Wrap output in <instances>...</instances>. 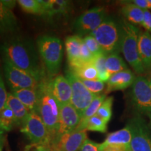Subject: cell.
<instances>
[{
    "label": "cell",
    "mask_w": 151,
    "mask_h": 151,
    "mask_svg": "<svg viewBox=\"0 0 151 151\" xmlns=\"http://www.w3.org/2000/svg\"><path fill=\"white\" fill-rule=\"evenodd\" d=\"M0 50L3 58L29 73L41 83L50 78L41 62L39 52L30 41L19 37L10 38L4 42Z\"/></svg>",
    "instance_id": "6da1fadb"
},
{
    "label": "cell",
    "mask_w": 151,
    "mask_h": 151,
    "mask_svg": "<svg viewBox=\"0 0 151 151\" xmlns=\"http://www.w3.org/2000/svg\"><path fill=\"white\" fill-rule=\"evenodd\" d=\"M120 24L122 32L121 52L135 73L143 76L146 71L141 62L138 46L141 30L126 20H122Z\"/></svg>",
    "instance_id": "7a4b0ae2"
},
{
    "label": "cell",
    "mask_w": 151,
    "mask_h": 151,
    "mask_svg": "<svg viewBox=\"0 0 151 151\" xmlns=\"http://www.w3.org/2000/svg\"><path fill=\"white\" fill-rule=\"evenodd\" d=\"M37 50L49 78L59 72L63 57L62 41L53 36H41L37 40Z\"/></svg>",
    "instance_id": "3957f363"
},
{
    "label": "cell",
    "mask_w": 151,
    "mask_h": 151,
    "mask_svg": "<svg viewBox=\"0 0 151 151\" xmlns=\"http://www.w3.org/2000/svg\"><path fill=\"white\" fill-rule=\"evenodd\" d=\"M48 80L49 79L41 85V95L37 113L48 129L52 142L55 139L59 129L60 108L59 104L49 91Z\"/></svg>",
    "instance_id": "277c9868"
},
{
    "label": "cell",
    "mask_w": 151,
    "mask_h": 151,
    "mask_svg": "<svg viewBox=\"0 0 151 151\" xmlns=\"http://www.w3.org/2000/svg\"><path fill=\"white\" fill-rule=\"evenodd\" d=\"M90 35L97 40L106 55L121 51V27L111 18L107 17Z\"/></svg>",
    "instance_id": "5b68a950"
},
{
    "label": "cell",
    "mask_w": 151,
    "mask_h": 151,
    "mask_svg": "<svg viewBox=\"0 0 151 151\" xmlns=\"http://www.w3.org/2000/svg\"><path fill=\"white\" fill-rule=\"evenodd\" d=\"M20 131L34 146L51 144L52 139L50 133L41 117L35 111H30L22 124Z\"/></svg>",
    "instance_id": "8992f818"
},
{
    "label": "cell",
    "mask_w": 151,
    "mask_h": 151,
    "mask_svg": "<svg viewBox=\"0 0 151 151\" xmlns=\"http://www.w3.org/2000/svg\"><path fill=\"white\" fill-rule=\"evenodd\" d=\"M131 99L134 108L140 114L151 115V79L138 76L132 86Z\"/></svg>",
    "instance_id": "52a82bcc"
},
{
    "label": "cell",
    "mask_w": 151,
    "mask_h": 151,
    "mask_svg": "<svg viewBox=\"0 0 151 151\" xmlns=\"http://www.w3.org/2000/svg\"><path fill=\"white\" fill-rule=\"evenodd\" d=\"M4 72L11 90L25 88H38L41 83L29 73L18 69L6 58H3Z\"/></svg>",
    "instance_id": "ba28073f"
},
{
    "label": "cell",
    "mask_w": 151,
    "mask_h": 151,
    "mask_svg": "<svg viewBox=\"0 0 151 151\" xmlns=\"http://www.w3.org/2000/svg\"><path fill=\"white\" fill-rule=\"evenodd\" d=\"M131 128L132 151H151V129L141 116H136L128 122Z\"/></svg>",
    "instance_id": "9c48e42d"
},
{
    "label": "cell",
    "mask_w": 151,
    "mask_h": 151,
    "mask_svg": "<svg viewBox=\"0 0 151 151\" xmlns=\"http://www.w3.org/2000/svg\"><path fill=\"white\" fill-rule=\"evenodd\" d=\"M66 78L69 81L72 89L71 104L76 109L81 116L97 95L92 93L87 89L81 79L70 70L66 72Z\"/></svg>",
    "instance_id": "30bf717a"
},
{
    "label": "cell",
    "mask_w": 151,
    "mask_h": 151,
    "mask_svg": "<svg viewBox=\"0 0 151 151\" xmlns=\"http://www.w3.org/2000/svg\"><path fill=\"white\" fill-rule=\"evenodd\" d=\"M106 18V11L103 7L90 9L76 19L74 23L75 31L80 37L90 35Z\"/></svg>",
    "instance_id": "8fae6325"
},
{
    "label": "cell",
    "mask_w": 151,
    "mask_h": 151,
    "mask_svg": "<svg viewBox=\"0 0 151 151\" xmlns=\"http://www.w3.org/2000/svg\"><path fill=\"white\" fill-rule=\"evenodd\" d=\"M48 90L60 106L71 104L72 89L69 81L62 75L49 78Z\"/></svg>",
    "instance_id": "7c38bea8"
},
{
    "label": "cell",
    "mask_w": 151,
    "mask_h": 151,
    "mask_svg": "<svg viewBox=\"0 0 151 151\" xmlns=\"http://www.w3.org/2000/svg\"><path fill=\"white\" fill-rule=\"evenodd\" d=\"M60 108L59 129L54 141L62 135L75 131L81 121L80 114L71 104L61 106Z\"/></svg>",
    "instance_id": "4fadbf2b"
},
{
    "label": "cell",
    "mask_w": 151,
    "mask_h": 151,
    "mask_svg": "<svg viewBox=\"0 0 151 151\" xmlns=\"http://www.w3.org/2000/svg\"><path fill=\"white\" fill-rule=\"evenodd\" d=\"M87 139L86 131H73L58 137L51 145L60 151H80Z\"/></svg>",
    "instance_id": "5bb4252c"
},
{
    "label": "cell",
    "mask_w": 151,
    "mask_h": 151,
    "mask_svg": "<svg viewBox=\"0 0 151 151\" xmlns=\"http://www.w3.org/2000/svg\"><path fill=\"white\" fill-rule=\"evenodd\" d=\"M136 78L137 76L134 73L129 69L112 74L107 81V87L106 90H105V94H106L109 92L117 90L127 89L133 85Z\"/></svg>",
    "instance_id": "9a60e30c"
},
{
    "label": "cell",
    "mask_w": 151,
    "mask_h": 151,
    "mask_svg": "<svg viewBox=\"0 0 151 151\" xmlns=\"http://www.w3.org/2000/svg\"><path fill=\"white\" fill-rule=\"evenodd\" d=\"M11 93L18 98L30 111L37 113L41 95V86L38 88L13 90H11Z\"/></svg>",
    "instance_id": "2e32d148"
},
{
    "label": "cell",
    "mask_w": 151,
    "mask_h": 151,
    "mask_svg": "<svg viewBox=\"0 0 151 151\" xmlns=\"http://www.w3.org/2000/svg\"><path fill=\"white\" fill-rule=\"evenodd\" d=\"M83 41V39L78 35L69 36L66 39V52L70 69L83 64L81 60V48Z\"/></svg>",
    "instance_id": "e0dca14e"
},
{
    "label": "cell",
    "mask_w": 151,
    "mask_h": 151,
    "mask_svg": "<svg viewBox=\"0 0 151 151\" xmlns=\"http://www.w3.org/2000/svg\"><path fill=\"white\" fill-rule=\"evenodd\" d=\"M18 21L12 9L0 1V35H10L18 29Z\"/></svg>",
    "instance_id": "ac0fdd59"
},
{
    "label": "cell",
    "mask_w": 151,
    "mask_h": 151,
    "mask_svg": "<svg viewBox=\"0 0 151 151\" xmlns=\"http://www.w3.org/2000/svg\"><path fill=\"white\" fill-rule=\"evenodd\" d=\"M139 52L145 71H151V34L141 32L139 37Z\"/></svg>",
    "instance_id": "d6986e66"
},
{
    "label": "cell",
    "mask_w": 151,
    "mask_h": 151,
    "mask_svg": "<svg viewBox=\"0 0 151 151\" xmlns=\"http://www.w3.org/2000/svg\"><path fill=\"white\" fill-rule=\"evenodd\" d=\"M43 8L45 14L48 18H52L55 16H65L69 11L70 2L65 0H39Z\"/></svg>",
    "instance_id": "ffe728a7"
},
{
    "label": "cell",
    "mask_w": 151,
    "mask_h": 151,
    "mask_svg": "<svg viewBox=\"0 0 151 151\" xmlns=\"http://www.w3.org/2000/svg\"><path fill=\"white\" fill-rule=\"evenodd\" d=\"M6 105L9 106L14 113L16 126L22 127V124L30 113V111L11 92L8 93Z\"/></svg>",
    "instance_id": "44dd1931"
},
{
    "label": "cell",
    "mask_w": 151,
    "mask_h": 151,
    "mask_svg": "<svg viewBox=\"0 0 151 151\" xmlns=\"http://www.w3.org/2000/svg\"><path fill=\"white\" fill-rule=\"evenodd\" d=\"M132 141V131L129 124L118 131L110 133L102 143L99 144V148L109 145H123L130 146Z\"/></svg>",
    "instance_id": "7402d4cb"
},
{
    "label": "cell",
    "mask_w": 151,
    "mask_h": 151,
    "mask_svg": "<svg viewBox=\"0 0 151 151\" xmlns=\"http://www.w3.org/2000/svg\"><path fill=\"white\" fill-rule=\"evenodd\" d=\"M123 5L121 13L126 20L132 24H141L143 19V10L130 2L129 1H122Z\"/></svg>",
    "instance_id": "603a6c76"
},
{
    "label": "cell",
    "mask_w": 151,
    "mask_h": 151,
    "mask_svg": "<svg viewBox=\"0 0 151 151\" xmlns=\"http://www.w3.org/2000/svg\"><path fill=\"white\" fill-rule=\"evenodd\" d=\"M107 124L97 115L84 120H81L75 131H92L105 133L107 131Z\"/></svg>",
    "instance_id": "cb8c5ba5"
},
{
    "label": "cell",
    "mask_w": 151,
    "mask_h": 151,
    "mask_svg": "<svg viewBox=\"0 0 151 151\" xmlns=\"http://www.w3.org/2000/svg\"><path fill=\"white\" fill-rule=\"evenodd\" d=\"M75 76H76L80 79L83 80H99L98 73L94 66L93 61L87 63H83L78 67L70 69Z\"/></svg>",
    "instance_id": "d4e9b609"
},
{
    "label": "cell",
    "mask_w": 151,
    "mask_h": 151,
    "mask_svg": "<svg viewBox=\"0 0 151 151\" xmlns=\"http://www.w3.org/2000/svg\"><path fill=\"white\" fill-rule=\"evenodd\" d=\"M106 67L111 76L128 69L126 63L118 53L111 54L106 56Z\"/></svg>",
    "instance_id": "484cf974"
},
{
    "label": "cell",
    "mask_w": 151,
    "mask_h": 151,
    "mask_svg": "<svg viewBox=\"0 0 151 151\" xmlns=\"http://www.w3.org/2000/svg\"><path fill=\"white\" fill-rule=\"evenodd\" d=\"M16 125L14 115L11 109L5 105L0 111V129L5 132H10Z\"/></svg>",
    "instance_id": "4316f807"
},
{
    "label": "cell",
    "mask_w": 151,
    "mask_h": 151,
    "mask_svg": "<svg viewBox=\"0 0 151 151\" xmlns=\"http://www.w3.org/2000/svg\"><path fill=\"white\" fill-rule=\"evenodd\" d=\"M17 2L25 13L44 16V9L39 2V0H19Z\"/></svg>",
    "instance_id": "83f0119b"
},
{
    "label": "cell",
    "mask_w": 151,
    "mask_h": 151,
    "mask_svg": "<svg viewBox=\"0 0 151 151\" xmlns=\"http://www.w3.org/2000/svg\"><path fill=\"white\" fill-rule=\"evenodd\" d=\"M106 56L107 55H106L104 53H102L94 56L93 59V63L97 71L99 80L104 83H107L111 76V75L107 71L106 67Z\"/></svg>",
    "instance_id": "f1b7e54d"
},
{
    "label": "cell",
    "mask_w": 151,
    "mask_h": 151,
    "mask_svg": "<svg viewBox=\"0 0 151 151\" xmlns=\"http://www.w3.org/2000/svg\"><path fill=\"white\" fill-rule=\"evenodd\" d=\"M106 98V94H101L99 95H97L94 98L92 103L90 104L89 106L86 109V110L83 113V114L81 116V120H84L86 119H88L91 117L94 116V115L97 114V111L99 110L102 103L104 101V100Z\"/></svg>",
    "instance_id": "f546056e"
},
{
    "label": "cell",
    "mask_w": 151,
    "mask_h": 151,
    "mask_svg": "<svg viewBox=\"0 0 151 151\" xmlns=\"http://www.w3.org/2000/svg\"><path fill=\"white\" fill-rule=\"evenodd\" d=\"M113 103V97H109L106 98L99 110L97 112V116L101 118L103 120L108 123L112 117V106Z\"/></svg>",
    "instance_id": "4dcf8cb0"
},
{
    "label": "cell",
    "mask_w": 151,
    "mask_h": 151,
    "mask_svg": "<svg viewBox=\"0 0 151 151\" xmlns=\"http://www.w3.org/2000/svg\"><path fill=\"white\" fill-rule=\"evenodd\" d=\"M84 86L86 87L87 89L96 95L101 94L105 89V83L102 82L100 80H83L81 79Z\"/></svg>",
    "instance_id": "1f68e13d"
},
{
    "label": "cell",
    "mask_w": 151,
    "mask_h": 151,
    "mask_svg": "<svg viewBox=\"0 0 151 151\" xmlns=\"http://www.w3.org/2000/svg\"><path fill=\"white\" fill-rule=\"evenodd\" d=\"M83 39L84 43H86L88 48L89 49V50L94 56L104 53L101 46H99L97 40L92 35H88Z\"/></svg>",
    "instance_id": "d6a6232c"
},
{
    "label": "cell",
    "mask_w": 151,
    "mask_h": 151,
    "mask_svg": "<svg viewBox=\"0 0 151 151\" xmlns=\"http://www.w3.org/2000/svg\"><path fill=\"white\" fill-rule=\"evenodd\" d=\"M7 97H8V92L6 90L4 83L2 78L1 69H0V111L5 106L6 103Z\"/></svg>",
    "instance_id": "836d02e7"
},
{
    "label": "cell",
    "mask_w": 151,
    "mask_h": 151,
    "mask_svg": "<svg viewBox=\"0 0 151 151\" xmlns=\"http://www.w3.org/2000/svg\"><path fill=\"white\" fill-rule=\"evenodd\" d=\"M94 55L91 53V52L90 51L89 49L88 48V47L86 45V43H84V41H83L82 46H81V60L83 63H87V62H90L93 61L94 59Z\"/></svg>",
    "instance_id": "e575fe53"
},
{
    "label": "cell",
    "mask_w": 151,
    "mask_h": 151,
    "mask_svg": "<svg viewBox=\"0 0 151 151\" xmlns=\"http://www.w3.org/2000/svg\"><path fill=\"white\" fill-rule=\"evenodd\" d=\"M80 151H99V144L88 139L81 147Z\"/></svg>",
    "instance_id": "d590c367"
},
{
    "label": "cell",
    "mask_w": 151,
    "mask_h": 151,
    "mask_svg": "<svg viewBox=\"0 0 151 151\" xmlns=\"http://www.w3.org/2000/svg\"><path fill=\"white\" fill-rule=\"evenodd\" d=\"M141 26L151 34V12L149 10H143V19Z\"/></svg>",
    "instance_id": "8d00e7d4"
},
{
    "label": "cell",
    "mask_w": 151,
    "mask_h": 151,
    "mask_svg": "<svg viewBox=\"0 0 151 151\" xmlns=\"http://www.w3.org/2000/svg\"><path fill=\"white\" fill-rule=\"evenodd\" d=\"M130 146L123 145H109L99 148V151H130Z\"/></svg>",
    "instance_id": "74e56055"
},
{
    "label": "cell",
    "mask_w": 151,
    "mask_h": 151,
    "mask_svg": "<svg viewBox=\"0 0 151 151\" xmlns=\"http://www.w3.org/2000/svg\"><path fill=\"white\" fill-rule=\"evenodd\" d=\"M129 1L143 10H151L150 0H132Z\"/></svg>",
    "instance_id": "f35d334b"
},
{
    "label": "cell",
    "mask_w": 151,
    "mask_h": 151,
    "mask_svg": "<svg viewBox=\"0 0 151 151\" xmlns=\"http://www.w3.org/2000/svg\"><path fill=\"white\" fill-rule=\"evenodd\" d=\"M34 151H60L58 148L51 144L43 145V146H37L34 147Z\"/></svg>",
    "instance_id": "ab89813d"
},
{
    "label": "cell",
    "mask_w": 151,
    "mask_h": 151,
    "mask_svg": "<svg viewBox=\"0 0 151 151\" xmlns=\"http://www.w3.org/2000/svg\"><path fill=\"white\" fill-rule=\"evenodd\" d=\"M6 132L0 129V151L3 150L4 146L6 141Z\"/></svg>",
    "instance_id": "60d3db41"
},
{
    "label": "cell",
    "mask_w": 151,
    "mask_h": 151,
    "mask_svg": "<svg viewBox=\"0 0 151 151\" xmlns=\"http://www.w3.org/2000/svg\"><path fill=\"white\" fill-rule=\"evenodd\" d=\"M2 3L6 7L12 9L13 8H14L15 6H16V1H2Z\"/></svg>",
    "instance_id": "b9f144b4"
},
{
    "label": "cell",
    "mask_w": 151,
    "mask_h": 151,
    "mask_svg": "<svg viewBox=\"0 0 151 151\" xmlns=\"http://www.w3.org/2000/svg\"><path fill=\"white\" fill-rule=\"evenodd\" d=\"M34 145L31 144V145H29V146H27L25 147V149H24V151H30V150H31L32 148H34Z\"/></svg>",
    "instance_id": "7bdbcfd3"
},
{
    "label": "cell",
    "mask_w": 151,
    "mask_h": 151,
    "mask_svg": "<svg viewBox=\"0 0 151 151\" xmlns=\"http://www.w3.org/2000/svg\"><path fill=\"white\" fill-rule=\"evenodd\" d=\"M148 117L149 118V120H150V124H149V126H150L151 129V115H149V116H148Z\"/></svg>",
    "instance_id": "ee69618b"
},
{
    "label": "cell",
    "mask_w": 151,
    "mask_h": 151,
    "mask_svg": "<svg viewBox=\"0 0 151 151\" xmlns=\"http://www.w3.org/2000/svg\"><path fill=\"white\" fill-rule=\"evenodd\" d=\"M150 4H151V0H150Z\"/></svg>",
    "instance_id": "f6af8a7d"
},
{
    "label": "cell",
    "mask_w": 151,
    "mask_h": 151,
    "mask_svg": "<svg viewBox=\"0 0 151 151\" xmlns=\"http://www.w3.org/2000/svg\"><path fill=\"white\" fill-rule=\"evenodd\" d=\"M130 151H132V150H130Z\"/></svg>",
    "instance_id": "bcb514c9"
},
{
    "label": "cell",
    "mask_w": 151,
    "mask_h": 151,
    "mask_svg": "<svg viewBox=\"0 0 151 151\" xmlns=\"http://www.w3.org/2000/svg\"><path fill=\"white\" fill-rule=\"evenodd\" d=\"M0 36H1V35H0Z\"/></svg>",
    "instance_id": "7dc6e473"
}]
</instances>
